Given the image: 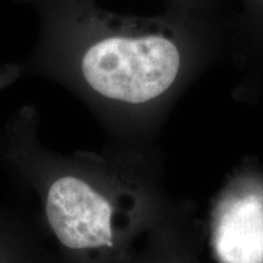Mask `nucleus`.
Returning <instances> with one entry per match:
<instances>
[{
	"label": "nucleus",
	"mask_w": 263,
	"mask_h": 263,
	"mask_svg": "<svg viewBox=\"0 0 263 263\" xmlns=\"http://www.w3.org/2000/svg\"><path fill=\"white\" fill-rule=\"evenodd\" d=\"M16 166L60 263H120L171 200L159 168L138 157H29Z\"/></svg>",
	"instance_id": "nucleus-1"
},
{
	"label": "nucleus",
	"mask_w": 263,
	"mask_h": 263,
	"mask_svg": "<svg viewBox=\"0 0 263 263\" xmlns=\"http://www.w3.org/2000/svg\"><path fill=\"white\" fill-rule=\"evenodd\" d=\"M180 67L179 48L163 35L103 39L82 61L91 89L111 103L128 107L155 104L176 83Z\"/></svg>",
	"instance_id": "nucleus-2"
},
{
	"label": "nucleus",
	"mask_w": 263,
	"mask_h": 263,
	"mask_svg": "<svg viewBox=\"0 0 263 263\" xmlns=\"http://www.w3.org/2000/svg\"><path fill=\"white\" fill-rule=\"evenodd\" d=\"M217 263H263V168L242 164L227 178L206 227Z\"/></svg>",
	"instance_id": "nucleus-3"
},
{
	"label": "nucleus",
	"mask_w": 263,
	"mask_h": 263,
	"mask_svg": "<svg viewBox=\"0 0 263 263\" xmlns=\"http://www.w3.org/2000/svg\"><path fill=\"white\" fill-rule=\"evenodd\" d=\"M205 235V224L195 207L170 200L120 263H202Z\"/></svg>",
	"instance_id": "nucleus-4"
},
{
	"label": "nucleus",
	"mask_w": 263,
	"mask_h": 263,
	"mask_svg": "<svg viewBox=\"0 0 263 263\" xmlns=\"http://www.w3.org/2000/svg\"><path fill=\"white\" fill-rule=\"evenodd\" d=\"M0 263H60L37 224L14 210H0Z\"/></svg>",
	"instance_id": "nucleus-5"
}]
</instances>
